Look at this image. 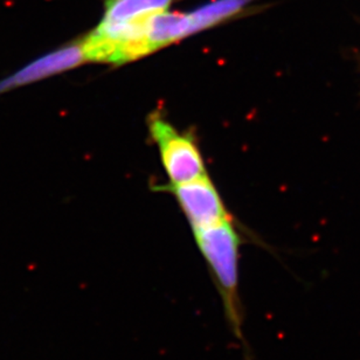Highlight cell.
I'll use <instances>...</instances> for the list:
<instances>
[{
	"instance_id": "cell-5",
	"label": "cell",
	"mask_w": 360,
	"mask_h": 360,
	"mask_svg": "<svg viewBox=\"0 0 360 360\" xmlns=\"http://www.w3.org/2000/svg\"><path fill=\"white\" fill-rule=\"evenodd\" d=\"M174 0H105L101 22L117 24L167 11Z\"/></svg>"
},
{
	"instance_id": "cell-1",
	"label": "cell",
	"mask_w": 360,
	"mask_h": 360,
	"mask_svg": "<svg viewBox=\"0 0 360 360\" xmlns=\"http://www.w3.org/2000/svg\"><path fill=\"white\" fill-rule=\"evenodd\" d=\"M193 234L214 281L229 330L236 340L246 345L239 290V234L229 219L204 229H194Z\"/></svg>"
},
{
	"instance_id": "cell-2",
	"label": "cell",
	"mask_w": 360,
	"mask_h": 360,
	"mask_svg": "<svg viewBox=\"0 0 360 360\" xmlns=\"http://www.w3.org/2000/svg\"><path fill=\"white\" fill-rule=\"evenodd\" d=\"M150 132L172 185L188 183L206 174L200 151L190 136L180 134L160 116L151 118Z\"/></svg>"
},
{
	"instance_id": "cell-6",
	"label": "cell",
	"mask_w": 360,
	"mask_h": 360,
	"mask_svg": "<svg viewBox=\"0 0 360 360\" xmlns=\"http://www.w3.org/2000/svg\"><path fill=\"white\" fill-rule=\"evenodd\" d=\"M253 0H215L188 12L192 32L202 31L220 24L241 12Z\"/></svg>"
},
{
	"instance_id": "cell-4",
	"label": "cell",
	"mask_w": 360,
	"mask_h": 360,
	"mask_svg": "<svg viewBox=\"0 0 360 360\" xmlns=\"http://www.w3.org/2000/svg\"><path fill=\"white\" fill-rule=\"evenodd\" d=\"M192 229H204L229 219L218 192L205 174L180 185H171Z\"/></svg>"
},
{
	"instance_id": "cell-3",
	"label": "cell",
	"mask_w": 360,
	"mask_h": 360,
	"mask_svg": "<svg viewBox=\"0 0 360 360\" xmlns=\"http://www.w3.org/2000/svg\"><path fill=\"white\" fill-rule=\"evenodd\" d=\"M87 61V56L81 40L63 46L47 53L45 56H39L32 63L18 70L15 73L1 79L0 94L45 80L47 77L73 70Z\"/></svg>"
}]
</instances>
